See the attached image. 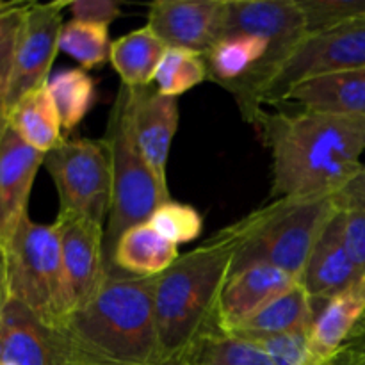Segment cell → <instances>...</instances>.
Masks as SVG:
<instances>
[{"label": "cell", "mask_w": 365, "mask_h": 365, "mask_svg": "<svg viewBox=\"0 0 365 365\" xmlns=\"http://www.w3.org/2000/svg\"><path fill=\"white\" fill-rule=\"evenodd\" d=\"M257 127L271 152L273 200L335 196L365 168V116L264 113Z\"/></svg>", "instance_id": "cell-1"}, {"label": "cell", "mask_w": 365, "mask_h": 365, "mask_svg": "<svg viewBox=\"0 0 365 365\" xmlns=\"http://www.w3.org/2000/svg\"><path fill=\"white\" fill-rule=\"evenodd\" d=\"M157 277L109 274L98 291L57 327L71 365L163 362L153 292Z\"/></svg>", "instance_id": "cell-2"}, {"label": "cell", "mask_w": 365, "mask_h": 365, "mask_svg": "<svg viewBox=\"0 0 365 365\" xmlns=\"http://www.w3.org/2000/svg\"><path fill=\"white\" fill-rule=\"evenodd\" d=\"M239 239V225H230L178 257L157 277L153 310L163 362L195 356L205 339L223 334L217 324V307L230 278Z\"/></svg>", "instance_id": "cell-3"}, {"label": "cell", "mask_w": 365, "mask_h": 365, "mask_svg": "<svg viewBox=\"0 0 365 365\" xmlns=\"http://www.w3.org/2000/svg\"><path fill=\"white\" fill-rule=\"evenodd\" d=\"M339 209L335 196H310L278 198L253 210L237 221L241 239L232 273L266 264L299 280L314 245Z\"/></svg>", "instance_id": "cell-4"}, {"label": "cell", "mask_w": 365, "mask_h": 365, "mask_svg": "<svg viewBox=\"0 0 365 365\" xmlns=\"http://www.w3.org/2000/svg\"><path fill=\"white\" fill-rule=\"evenodd\" d=\"M103 141L109 148L113 170V205L103 235V253L109 274H118L113 269L116 242L128 228L148 223L153 212L170 202L171 196L168 184L157 178L135 145L127 86H121L118 93Z\"/></svg>", "instance_id": "cell-5"}, {"label": "cell", "mask_w": 365, "mask_h": 365, "mask_svg": "<svg viewBox=\"0 0 365 365\" xmlns=\"http://www.w3.org/2000/svg\"><path fill=\"white\" fill-rule=\"evenodd\" d=\"M13 302L48 327H61L73 312L56 223L25 217L6 246Z\"/></svg>", "instance_id": "cell-6"}, {"label": "cell", "mask_w": 365, "mask_h": 365, "mask_svg": "<svg viewBox=\"0 0 365 365\" xmlns=\"http://www.w3.org/2000/svg\"><path fill=\"white\" fill-rule=\"evenodd\" d=\"M365 68V16L330 31L309 34L239 106L241 114L259 125L266 103L284 102L299 82L334 71Z\"/></svg>", "instance_id": "cell-7"}, {"label": "cell", "mask_w": 365, "mask_h": 365, "mask_svg": "<svg viewBox=\"0 0 365 365\" xmlns=\"http://www.w3.org/2000/svg\"><path fill=\"white\" fill-rule=\"evenodd\" d=\"M43 166L59 195L57 216L84 217L103 227L113 205V170L106 141L64 139L45 153Z\"/></svg>", "instance_id": "cell-8"}, {"label": "cell", "mask_w": 365, "mask_h": 365, "mask_svg": "<svg viewBox=\"0 0 365 365\" xmlns=\"http://www.w3.org/2000/svg\"><path fill=\"white\" fill-rule=\"evenodd\" d=\"M227 36H257L269 43L266 61L245 81L227 88L241 106L250 93L294 52L309 36V29L298 0H228Z\"/></svg>", "instance_id": "cell-9"}, {"label": "cell", "mask_w": 365, "mask_h": 365, "mask_svg": "<svg viewBox=\"0 0 365 365\" xmlns=\"http://www.w3.org/2000/svg\"><path fill=\"white\" fill-rule=\"evenodd\" d=\"M68 6L70 2L29 4L18 36L9 89L4 98L7 113L25 95L48 84L50 70L59 52L63 11Z\"/></svg>", "instance_id": "cell-10"}, {"label": "cell", "mask_w": 365, "mask_h": 365, "mask_svg": "<svg viewBox=\"0 0 365 365\" xmlns=\"http://www.w3.org/2000/svg\"><path fill=\"white\" fill-rule=\"evenodd\" d=\"M228 0H157L148 7V27L168 48L205 56L227 36Z\"/></svg>", "instance_id": "cell-11"}, {"label": "cell", "mask_w": 365, "mask_h": 365, "mask_svg": "<svg viewBox=\"0 0 365 365\" xmlns=\"http://www.w3.org/2000/svg\"><path fill=\"white\" fill-rule=\"evenodd\" d=\"M61 253L73 307L84 305L109 277L103 253L106 227L84 217L57 216ZM73 309V310H75Z\"/></svg>", "instance_id": "cell-12"}, {"label": "cell", "mask_w": 365, "mask_h": 365, "mask_svg": "<svg viewBox=\"0 0 365 365\" xmlns=\"http://www.w3.org/2000/svg\"><path fill=\"white\" fill-rule=\"evenodd\" d=\"M45 153L31 148L7 125L0 135V248L29 216V198Z\"/></svg>", "instance_id": "cell-13"}, {"label": "cell", "mask_w": 365, "mask_h": 365, "mask_svg": "<svg viewBox=\"0 0 365 365\" xmlns=\"http://www.w3.org/2000/svg\"><path fill=\"white\" fill-rule=\"evenodd\" d=\"M360 277L364 274L356 269L346 248L344 212L339 209L314 245L298 284L312 299L317 314L328 299L346 291Z\"/></svg>", "instance_id": "cell-14"}, {"label": "cell", "mask_w": 365, "mask_h": 365, "mask_svg": "<svg viewBox=\"0 0 365 365\" xmlns=\"http://www.w3.org/2000/svg\"><path fill=\"white\" fill-rule=\"evenodd\" d=\"M128 93L135 145L157 178L168 184V159L180 120L178 100L163 95L150 86L139 89L128 88Z\"/></svg>", "instance_id": "cell-15"}, {"label": "cell", "mask_w": 365, "mask_h": 365, "mask_svg": "<svg viewBox=\"0 0 365 365\" xmlns=\"http://www.w3.org/2000/svg\"><path fill=\"white\" fill-rule=\"evenodd\" d=\"M296 284L298 278L266 264H255L232 273L221 292L217 307L220 330L223 334H230L264 307L291 291Z\"/></svg>", "instance_id": "cell-16"}, {"label": "cell", "mask_w": 365, "mask_h": 365, "mask_svg": "<svg viewBox=\"0 0 365 365\" xmlns=\"http://www.w3.org/2000/svg\"><path fill=\"white\" fill-rule=\"evenodd\" d=\"M365 331V274L328 299L309 330L312 349L327 365H335L342 349Z\"/></svg>", "instance_id": "cell-17"}, {"label": "cell", "mask_w": 365, "mask_h": 365, "mask_svg": "<svg viewBox=\"0 0 365 365\" xmlns=\"http://www.w3.org/2000/svg\"><path fill=\"white\" fill-rule=\"evenodd\" d=\"M6 356L14 365H71L59 334L20 303L11 302L2 316Z\"/></svg>", "instance_id": "cell-18"}, {"label": "cell", "mask_w": 365, "mask_h": 365, "mask_svg": "<svg viewBox=\"0 0 365 365\" xmlns=\"http://www.w3.org/2000/svg\"><path fill=\"white\" fill-rule=\"evenodd\" d=\"M284 102H296L303 109L365 116V68L307 78L285 95Z\"/></svg>", "instance_id": "cell-19"}, {"label": "cell", "mask_w": 365, "mask_h": 365, "mask_svg": "<svg viewBox=\"0 0 365 365\" xmlns=\"http://www.w3.org/2000/svg\"><path fill=\"white\" fill-rule=\"evenodd\" d=\"M178 250L150 223L128 228L113 253L114 273L128 277H159L178 260Z\"/></svg>", "instance_id": "cell-20"}, {"label": "cell", "mask_w": 365, "mask_h": 365, "mask_svg": "<svg viewBox=\"0 0 365 365\" xmlns=\"http://www.w3.org/2000/svg\"><path fill=\"white\" fill-rule=\"evenodd\" d=\"M316 319V307L303 287L296 284L291 291L282 294L260 312L239 324L230 335L241 339H259L269 335L309 331Z\"/></svg>", "instance_id": "cell-21"}, {"label": "cell", "mask_w": 365, "mask_h": 365, "mask_svg": "<svg viewBox=\"0 0 365 365\" xmlns=\"http://www.w3.org/2000/svg\"><path fill=\"white\" fill-rule=\"evenodd\" d=\"M166 50L168 46L157 38L155 32L145 25L114 39L109 61L120 75L121 86L130 89L148 88Z\"/></svg>", "instance_id": "cell-22"}, {"label": "cell", "mask_w": 365, "mask_h": 365, "mask_svg": "<svg viewBox=\"0 0 365 365\" xmlns=\"http://www.w3.org/2000/svg\"><path fill=\"white\" fill-rule=\"evenodd\" d=\"M7 125L21 141L41 153H48L64 141L59 113L46 86L29 93L11 107Z\"/></svg>", "instance_id": "cell-23"}, {"label": "cell", "mask_w": 365, "mask_h": 365, "mask_svg": "<svg viewBox=\"0 0 365 365\" xmlns=\"http://www.w3.org/2000/svg\"><path fill=\"white\" fill-rule=\"evenodd\" d=\"M269 43L257 36H227L205 53L209 78L225 89L245 81L266 61Z\"/></svg>", "instance_id": "cell-24"}, {"label": "cell", "mask_w": 365, "mask_h": 365, "mask_svg": "<svg viewBox=\"0 0 365 365\" xmlns=\"http://www.w3.org/2000/svg\"><path fill=\"white\" fill-rule=\"evenodd\" d=\"M50 96L59 113L63 132H71L91 110L96 98V86L91 75L82 68H70L50 77Z\"/></svg>", "instance_id": "cell-25"}, {"label": "cell", "mask_w": 365, "mask_h": 365, "mask_svg": "<svg viewBox=\"0 0 365 365\" xmlns=\"http://www.w3.org/2000/svg\"><path fill=\"white\" fill-rule=\"evenodd\" d=\"M209 78L205 56L184 48H168L155 73V89L166 96L184 95Z\"/></svg>", "instance_id": "cell-26"}, {"label": "cell", "mask_w": 365, "mask_h": 365, "mask_svg": "<svg viewBox=\"0 0 365 365\" xmlns=\"http://www.w3.org/2000/svg\"><path fill=\"white\" fill-rule=\"evenodd\" d=\"M109 27L70 20L63 25L59 36V50L73 57L82 70L100 68L110 56Z\"/></svg>", "instance_id": "cell-27"}, {"label": "cell", "mask_w": 365, "mask_h": 365, "mask_svg": "<svg viewBox=\"0 0 365 365\" xmlns=\"http://www.w3.org/2000/svg\"><path fill=\"white\" fill-rule=\"evenodd\" d=\"M196 365H274L260 346L230 334L205 339L195 353Z\"/></svg>", "instance_id": "cell-28"}, {"label": "cell", "mask_w": 365, "mask_h": 365, "mask_svg": "<svg viewBox=\"0 0 365 365\" xmlns=\"http://www.w3.org/2000/svg\"><path fill=\"white\" fill-rule=\"evenodd\" d=\"M164 239L175 246L187 245L202 235L203 217L195 207L170 200L153 212L148 221Z\"/></svg>", "instance_id": "cell-29"}, {"label": "cell", "mask_w": 365, "mask_h": 365, "mask_svg": "<svg viewBox=\"0 0 365 365\" xmlns=\"http://www.w3.org/2000/svg\"><path fill=\"white\" fill-rule=\"evenodd\" d=\"M309 34L330 31L365 16V0H298Z\"/></svg>", "instance_id": "cell-30"}, {"label": "cell", "mask_w": 365, "mask_h": 365, "mask_svg": "<svg viewBox=\"0 0 365 365\" xmlns=\"http://www.w3.org/2000/svg\"><path fill=\"white\" fill-rule=\"evenodd\" d=\"M246 341L260 346L274 365H327L312 349L309 331L269 335V337L246 339Z\"/></svg>", "instance_id": "cell-31"}, {"label": "cell", "mask_w": 365, "mask_h": 365, "mask_svg": "<svg viewBox=\"0 0 365 365\" xmlns=\"http://www.w3.org/2000/svg\"><path fill=\"white\" fill-rule=\"evenodd\" d=\"M29 4L31 2H18L11 9L0 13V96L4 98L9 89L18 36H20Z\"/></svg>", "instance_id": "cell-32"}, {"label": "cell", "mask_w": 365, "mask_h": 365, "mask_svg": "<svg viewBox=\"0 0 365 365\" xmlns=\"http://www.w3.org/2000/svg\"><path fill=\"white\" fill-rule=\"evenodd\" d=\"M71 20L109 27L121 14V4L116 0H75L68 6Z\"/></svg>", "instance_id": "cell-33"}, {"label": "cell", "mask_w": 365, "mask_h": 365, "mask_svg": "<svg viewBox=\"0 0 365 365\" xmlns=\"http://www.w3.org/2000/svg\"><path fill=\"white\" fill-rule=\"evenodd\" d=\"M342 212L346 248L356 269L365 274V210L342 209Z\"/></svg>", "instance_id": "cell-34"}, {"label": "cell", "mask_w": 365, "mask_h": 365, "mask_svg": "<svg viewBox=\"0 0 365 365\" xmlns=\"http://www.w3.org/2000/svg\"><path fill=\"white\" fill-rule=\"evenodd\" d=\"M335 200L341 209L365 210V168L341 192L335 195Z\"/></svg>", "instance_id": "cell-35"}, {"label": "cell", "mask_w": 365, "mask_h": 365, "mask_svg": "<svg viewBox=\"0 0 365 365\" xmlns=\"http://www.w3.org/2000/svg\"><path fill=\"white\" fill-rule=\"evenodd\" d=\"M13 302L9 289V271H7V253L6 248H0V319L4 312Z\"/></svg>", "instance_id": "cell-36"}, {"label": "cell", "mask_w": 365, "mask_h": 365, "mask_svg": "<svg viewBox=\"0 0 365 365\" xmlns=\"http://www.w3.org/2000/svg\"><path fill=\"white\" fill-rule=\"evenodd\" d=\"M150 365H196L195 356H184V359H175V360H164V362L150 364Z\"/></svg>", "instance_id": "cell-37"}, {"label": "cell", "mask_w": 365, "mask_h": 365, "mask_svg": "<svg viewBox=\"0 0 365 365\" xmlns=\"http://www.w3.org/2000/svg\"><path fill=\"white\" fill-rule=\"evenodd\" d=\"M7 127V107H6V100L4 96H0V135L2 132L6 130Z\"/></svg>", "instance_id": "cell-38"}, {"label": "cell", "mask_w": 365, "mask_h": 365, "mask_svg": "<svg viewBox=\"0 0 365 365\" xmlns=\"http://www.w3.org/2000/svg\"><path fill=\"white\" fill-rule=\"evenodd\" d=\"M4 356H6V341H4L2 321H0V364L4 362Z\"/></svg>", "instance_id": "cell-39"}, {"label": "cell", "mask_w": 365, "mask_h": 365, "mask_svg": "<svg viewBox=\"0 0 365 365\" xmlns=\"http://www.w3.org/2000/svg\"><path fill=\"white\" fill-rule=\"evenodd\" d=\"M16 0H13V2H7V0H0V13H2V11H6V9H11V7L13 6H16Z\"/></svg>", "instance_id": "cell-40"}, {"label": "cell", "mask_w": 365, "mask_h": 365, "mask_svg": "<svg viewBox=\"0 0 365 365\" xmlns=\"http://www.w3.org/2000/svg\"><path fill=\"white\" fill-rule=\"evenodd\" d=\"M0 365H14V364L13 362H7V360H4V362L0 364Z\"/></svg>", "instance_id": "cell-41"}, {"label": "cell", "mask_w": 365, "mask_h": 365, "mask_svg": "<svg viewBox=\"0 0 365 365\" xmlns=\"http://www.w3.org/2000/svg\"><path fill=\"white\" fill-rule=\"evenodd\" d=\"M359 365H365V355L362 356V360H360V362H359Z\"/></svg>", "instance_id": "cell-42"}]
</instances>
